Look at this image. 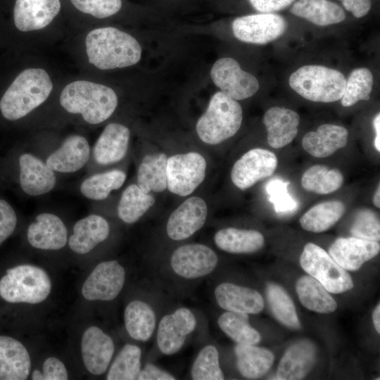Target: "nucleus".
<instances>
[{
    "mask_svg": "<svg viewBox=\"0 0 380 380\" xmlns=\"http://www.w3.org/2000/svg\"><path fill=\"white\" fill-rule=\"evenodd\" d=\"M73 6L84 13L97 18H105L117 13L122 6L121 0H70Z\"/></svg>",
    "mask_w": 380,
    "mask_h": 380,
    "instance_id": "45",
    "label": "nucleus"
},
{
    "mask_svg": "<svg viewBox=\"0 0 380 380\" xmlns=\"http://www.w3.org/2000/svg\"><path fill=\"white\" fill-rule=\"evenodd\" d=\"M126 177V173L120 170L94 174L82 182L80 191L88 199L102 201L107 198L111 191L120 189Z\"/></svg>",
    "mask_w": 380,
    "mask_h": 380,
    "instance_id": "38",
    "label": "nucleus"
},
{
    "mask_svg": "<svg viewBox=\"0 0 380 380\" xmlns=\"http://www.w3.org/2000/svg\"><path fill=\"white\" fill-rule=\"evenodd\" d=\"M196 324L194 314L184 307L163 316L158 324L156 337L160 352L167 355L177 353L194 331Z\"/></svg>",
    "mask_w": 380,
    "mask_h": 380,
    "instance_id": "14",
    "label": "nucleus"
},
{
    "mask_svg": "<svg viewBox=\"0 0 380 380\" xmlns=\"http://www.w3.org/2000/svg\"><path fill=\"white\" fill-rule=\"evenodd\" d=\"M287 27L284 18L273 13L241 16L235 18L232 25L236 39L254 44H265L278 39Z\"/></svg>",
    "mask_w": 380,
    "mask_h": 380,
    "instance_id": "10",
    "label": "nucleus"
},
{
    "mask_svg": "<svg viewBox=\"0 0 380 380\" xmlns=\"http://www.w3.org/2000/svg\"><path fill=\"white\" fill-rule=\"evenodd\" d=\"M214 241L220 249L236 254L256 252L265 244L264 236L260 232L234 227L217 231L214 236Z\"/></svg>",
    "mask_w": 380,
    "mask_h": 380,
    "instance_id": "30",
    "label": "nucleus"
},
{
    "mask_svg": "<svg viewBox=\"0 0 380 380\" xmlns=\"http://www.w3.org/2000/svg\"><path fill=\"white\" fill-rule=\"evenodd\" d=\"M210 77L221 91L236 101L253 96L260 87L257 78L241 69L232 58L218 59L211 68Z\"/></svg>",
    "mask_w": 380,
    "mask_h": 380,
    "instance_id": "9",
    "label": "nucleus"
},
{
    "mask_svg": "<svg viewBox=\"0 0 380 380\" xmlns=\"http://www.w3.org/2000/svg\"><path fill=\"white\" fill-rule=\"evenodd\" d=\"M207 215L205 201L198 196L189 197L170 215L166 224L167 234L174 241L186 239L203 227Z\"/></svg>",
    "mask_w": 380,
    "mask_h": 380,
    "instance_id": "15",
    "label": "nucleus"
},
{
    "mask_svg": "<svg viewBox=\"0 0 380 380\" xmlns=\"http://www.w3.org/2000/svg\"><path fill=\"white\" fill-rule=\"evenodd\" d=\"M296 290L302 305L311 311L328 314L337 308L329 292L311 276L301 277L296 282Z\"/></svg>",
    "mask_w": 380,
    "mask_h": 380,
    "instance_id": "34",
    "label": "nucleus"
},
{
    "mask_svg": "<svg viewBox=\"0 0 380 380\" xmlns=\"http://www.w3.org/2000/svg\"><path fill=\"white\" fill-rule=\"evenodd\" d=\"M346 211L344 203L340 201L319 203L310 208L300 217L299 222L306 231L320 233L333 227Z\"/></svg>",
    "mask_w": 380,
    "mask_h": 380,
    "instance_id": "35",
    "label": "nucleus"
},
{
    "mask_svg": "<svg viewBox=\"0 0 380 380\" xmlns=\"http://www.w3.org/2000/svg\"><path fill=\"white\" fill-rule=\"evenodd\" d=\"M60 9L59 0H16L14 23L22 32L41 30L51 23Z\"/></svg>",
    "mask_w": 380,
    "mask_h": 380,
    "instance_id": "20",
    "label": "nucleus"
},
{
    "mask_svg": "<svg viewBox=\"0 0 380 380\" xmlns=\"http://www.w3.org/2000/svg\"><path fill=\"white\" fill-rule=\"evenodd\" d=\"M118 102V96L110 87L84 80L68 84L60 96V103L66 111L82 115L84 120L91 125L108 119Z\"/></svg>",
    "mask_w": 380,
    "mask_h": 380,
    "instance_id": "2",
    "label": "nucleus"
},
{
    "mask_svg": "<svg viewBox=\"0 0 380 380\" xmlns=\"http://www.w3.org/2000/svg\"><path fill=\"white\" fill-rule=\"evenodd\" d=\"M130 138V131L120 123H110L103 130L94 148L93 155L100 165H110L125 156Z\"/></svg>",
    "mask_w": 380,
    "mask_h": 380,
    "instance_id": "24",
    "label": "nucleus"
},
{
    "mask_svg": "<svg viewBox=\"0 0 380 380\" xmlns=\"http://www.w3.org/2000/svg\"><path fill=\"white\" fill-rule=\"evenodd\" d=\"M141 350L133 344L125 345L108 372V380L137 379L141 371Z\"/></svg>",
    "mask_w": 380,
    "mask_h": 380,
    "instance_id": "40",
    "label": "nucleus"
},
{
    "mask_svg": "<svg viewBox=\"0 0 380 380\" xmlns=\"http://www.w3.org/2000/svg\"><path fill=\"white\" fill-rule=\"evenodd\" d=\"M267 191L277 213L289 212L296 209L297 203L288 194L286 183L279 179L271 181L267 186Z\"/></svg>",
    "mask_w": 380,
    "mask_h": 380,
    "instance_id": "46",
    "label": "nucleus"
},
{
    "mask_svg": "<svg viewBox=\"0 0 380 380\" xmlns=\"http://www.w3.org/2000/svg\"><path fill=\"white\" fill-rule=\"evenodd\" d=\"M18 223L16 213L11 204L0 198V244L15 231Z\"/></svg>",
    "mask_w": 380,
    "mask_h": 380,
    "instance_id": "48",
    "label": "nucleus"
},
{
    "mask_svg": "<svg viewBox=\"0 0 380 380\" xmlns=\"http://www.w3.org/2000/svg\"><path fill=\"white\" fill-rule=\"evenodd\" d=\"M373 126L376 132L374 139V147L378 152H380V114L378 113L374 120Z\"/></svg>",
    "mask_w": 380,
    "mask_h": 380,
    "instance_id": "52",
    "label": "nucleus"
},
{
    "mask_svg": "<svg viewBox=\"0 0 380 380\" xmlns=\"http://www.w3.org/2000/svg\"><path fill=\"white\" fill-rule=\"evenodd\" d=\"M206 161L197 152L179 153L167 160V187L180 196L191 194L205 177Z\"/></svg>",
    "mask_w": 380,
    "mask_h": 380,
    "instance_id": "8",
    "label": "nucleus"
},
{
    "mask_svg": "<svg viewBox=\"0 0 380 380\" xmlns=\"http://www.w3.org/2000/svg\"><path fill=\"white\" fill-rule=\"evenodd\" d=\"M125 329L134 340L145 342L152 336L156 324L152 307L141 300L129 302L125 309Z\"/></svg>",
    "mask_w": 380,
    "mask_h": 380,
    "instance_id": "31",
    "label": "nucleus"
},
{
    "mask_svg": "<svg viewBox=\"0 0 380 380\" xmlns=\"http://www.w3.org/2000/svg\"><path fill=\"white\" fill-rule=\"evenodd\" d=\"M348 139V131L346 127L326 123L316 131L305 134L302 139V146L313 157L326 158L345 147Z\"/></svg>",
    "mask_w": 380,
    "mask_h": 380,
    "instance_id": "25",
    "label": "nucleus"
},
{
    "mask_svg": "<svg viewBox=\"0 0 380 380\" xmlns=\"http://www.w3.org/2000/svg\"><path fill=\"white\" fill-rule=\"evenodd\" d=\"M51 291L49 274L32 265L10 268L0 279V296L11 303H40L48 298Z\"/></svg>",
    "mask_w": 380,
    "mask_h": 380,
    "instance_id": "6",
    "label": "nucleus"
},
{
    "mask_svg": "<svg viewBox=\"0 0 380 380\" xmlns=\"http://www.w3.org/2000/svg\"><path fill=\"white\" fill-rule=\"evenodd\" d=\"M278 165L274 153L255 148L246 152L234 164L231 179L238 189L246 190L273 175Z\"/></svg>",
    "mask_w": 380,
    "mask_h": 380,
    "instance_id": "11",
    "label": "nucleus"
},
{
    "mask_svg": "<svg viewBox=\"0 0 380 380\" xmlns=\"http://www.w3.org/2000/svg\"><path fill=\"white\" fill-rule=\"evenodd\" d=\"M341 172L323 165L308 167L301 177L302 187L307 191L317 194H329L339 189L343 184Z\"/></svg>",
    "mask_w": 380,
    "mask_h": 380,
    "instance_id": "37",
    "label": "nucleus"
},
{
    "mask_svg": "<svg viewBox=\"0 0 380 380\" xmlns=\"http://www.w3.org/2000/svg\"><path fill=\"white\" fill-rule=\"evenodd\" d=\"M52 89V81L46 70L42 68L24 70L0 101L3 117L8 120L25 117L47 99Z\"/></svg>",
    "mask_w": 380,
    "mask_h": 380,
    "instance_id": "3",
    "label": "nucleus"
},
{
    "mask_svg": "<svg viewBox=\"0 0 380 380\" xmlns=\"http://www.w3.org/2000/svg\"><path fill=\"white\" fill-rule=\"evenodd\" d=\"M195 380H222L224 379L219 363V353L212 344L206 345L198 353L191 369Z\"/></svg>",
    "mask_w": 380,
    "mask_h": 380,
    "instance_id": "43",
    "label": "nucleus"
},
{
    "mask_svg": "<svg viewBox=\"0 0 380 380\" xmlns=\"http://www.w3.org/2000/svg\"><path fill=\"white\" fill-rule=\"evenodd\" d=\"M155 203V198L132 184L123 191L118 205V215L127 224L137 222Z\"/></svg>",
    "mask_w": 380,
    "mask_h": 380,
    "instance_id": "36",
    "label": "nucleus"
},
{
    "mask_svg": "<svg viewBox=\"0 0 380 380\" xmlns=\"http://www.w3.org/2000/svg\"><path fill=\"white\" fill-rule=\"evenodd\" d=\"M234 353L239 372L243 377L251 379L265 374L274 359L270 350L255 345L236 344Z\"/></svg>",
    "mask_w": 380,
    "mask_h": 380,
    "instance_id": "32",
    "label": "nucleus"
},
{
    "mask_svg": "<svg viewBox=\"0 0 380 380\" xmlns=\"http://www.w3.org/2000/svg\"><path fill=\"white\" fill-rule=\"evenodd\" d=\"M295 0H249L253 7L262 13H272L290 6Z\"/></svg>",
    "mask_w": 380,
    "mask_h": 380,
    "instance_id": "49",
    "label": "nucleus"
},
{
    "mask_svg": "<svg viewBox=\"0 0 380 380\" xmlns=\"http://www.w3.org/2000/svg\"><path fill=\"white\" fill-rule=\"evenodd\" d=\"M91 148L87 139L80 134L68 137L61 146L46 159L47 165L54 172L73 173L88 163Z\"/></svg>",
    "mask_w": 380,
    "mask_h": 380,
    "instance_id": "21",
    "label": "nucleus"
},
{
    "mask_svg": "<svg viewBox=\"0 0 380 380\" xmlns=\"http://www.w3.org/2000/svg\"><path fill=\"white\" fill-rule=\"evenodd\" d=\"M267 143L273 148L291 144L298 132L300 116L295 110L279 106L270 108L263 115Z\"/></svg>",
    "mask_w": 380,
    "mask_h": 380,
    "instance_id": "23",
    "label": "nucleus"
},
{
    "mask_svg": "<svg viewBox=\"0 0 380 380\" xmlns=\"http://www.w3.org/2000/svg\"><path fill=\"white\" fill-rule=\"evenodd\" d=\"M373 323L376 331L380 333V305H377L372 315Z\"/></svg>",
    "mask_w": 380,
    "mask_h": 380,
    "instance_id": "53",
    "label": "nucleus"
},
{
    "mask_svg": "<svg viewBox=\"0 0 380 380\" xmlns=\"http://www.w3.org/2000/svg\"><path fill=\"white\" fill-rule=\"evenodd\" d=\"M379 251L378 241L351 236L337 239L330 246L329 254L346 270L356 271Z\"/></svg>",
    "mask_w": 380,
    "mask_h": 380,
    "instance_id": "19",
    "label": "nucleus"
},
{
    "mask_svg": "<svg viewBox=\"0 0 380 380\" xmlns=\"http://www.w3.org/2000/svg\"><path fill=\"white\" fill-rule=\"evenodd\" d=\"M125 281V270L117 260L103 261L87 277L82 293L88 300H112L119 295Z\"/></svg>",
    "mask_w": 380,
    "mask_h": 380,
    "instance_id": "13",
    "label": "nucleus"
},
{
    "mask_svg": "<svg viewBox=\"0 0 380 380\" xmlns=\"http://www.w3.org/2000/svg\"><path fill=\"white\" fill-rule=\"evenodd\" d=\"M345 9L360 18L366 15L372 6V0H340Z\"/></svg>",
    "mask_w": 380,
    "mask_h": 380,
    "instance_id": "51",
    "label": "nucleus"
},
{
    "mask_svg": "<svg viewBox=\"0 0 380 380\" xmlns=\"http://www.w3.org/2000/svg\"><path fill=\"white\" fill-rule=\"evenodd\" d=\"M374 205L379 208H380V185L379 184L373 196Z\"/></svg>",
    "mask_w": 380,
    "mask_h": 380,
    "instance_id": "54",
    "label": "nucleus"
},
{
    "mask_svg": "<svg viewBox=\"0 0 380 380\" xmlns=\"http://www.w3.org/2000/svg\"><path fill=\"white\" fill-rule=\"evenodd\" d=\"M300 264L329 293H341L353 288V281L347 271L325 250L313 243H308L304 246Z\"/></svg>",
    "mask_w": 380,
    "mask_h": 380,
    "instance_id": "7",
    "label": "nucleus"
},
{
    "mask_svg": "<svg viewBox=\"0 0 380 380\" xmlns=\"http://www.w3.org/2000/svg\"><path fill=\"white\" fill-rule=\"evenodd\" d=\"M242 120V108L237 101L218 91L211 97L205 112L197 122L196 129L202 141L216 145L235 135Z\"/></svg>",
    "mask_w": 380,
    "mask_h": 380,
    "instance_id": "4",
    "label": "nucleus"
},
{
    "mask_svg": "<svg viewBox=\"0 0 380 380\" xmlns=\"http://www.w3.org/2000/svg\"><path fill=\"white\" fill-rule=\"evenodd\" d=\"M267 294L272 312L276 319L289 328H300L295 305L284 289L277 284H270Z\"/></svg>",
    "mask_w": 380,
    "mask_h": 380,
    "instance_id": "42",
    "label": "nucleus"
},
{
    "mask_svg": "<svg viewBox=\"0 0 380 380\" xmlns=\"http://www.w3.org/2000/svg\"><path fill=\"white\" fill-rule=\"evenodd\" d=\"M217 324L237 344L256 345L261 340L259 332L250 325L248 314L227 311L219 317Z\"/></svg>",
    "mask_w": 380,
    "mask_h": 380,
    "instance_id": "39",
    "label": "nucleus"
},
{
    "mask_svg": "<svg viewBox=\"0 0 380 380\" xmlns=\"http://www.w3.org/2000/svg\"><path fill=\"white\" fill-rule=\"evenodd\" d=\"M30 367V357L23 344L12 337L0 336V379H27Z\"/></svg>",
    "mask_w": 380,
    "mask_h": 380,
    "instance_id": "27",
    "label": "nucleus"
},
{
    "mask_svg": "<svg viewBox=\"0 0 380 380\" xmlns=\"http://www.w3.org/2000/svg\"><path fill=\"white\" fill-rule=\"evenodd\" d=\"M373 84V74L368 68L353 70L346 79L345 91L341 99L342 106L350 107L360 101H369Z\"/></svg>",
    "mask_w": 380,
    "mask_h": 380,
    "instance_id": "41",
    "label": "nucleus"
},
{
    "mask_svg": "<svg viewBox=\"0 0 380 380\" xmlns=\"http://www.w3.org/2000/svg\"><path fill=\"white\" fill-rule=\"evenodd\" d=\"M217 305L226 311L258 314L264 308V300L256 290L232 283L224 282L215 289Z\"/></svg>",
    "mask_w": 380,
    "mask_h": 380,
    "instance_id": "22",
    "label": "nucleus"
},
{
    "mask_svg": "<svg viewBox=\"0 0 380 380\" xmlns=\"http://www.w3.org/2000/svg\"><path fill=\"white\" fill-rule=\"evenodd\" d=\"M290 11L294 15L318 26L340 23L346 19L343 9L329 0H298Z\"/></svg>",
    "mask_w": 380,
    "mask_h": 380,
    "instance_id": "29",
    "label": "nucleus"
},
{
    "mask_svg": "<svg viewBox=\"0 0 380 380\" xmlns=\"http://www.w3.org/2000/svg\"><path fill=\"white\" fill-rule=\"evenodd\" d=\"M167 156L163 153L148 154L137 171V185L145 193L162 192L167 188Z\"/></svg>",
    "mask_w": 380,
    "mask_h": 380,
    "instance_id": "33",
    "label": "nucleus"
},
{
    "mask_svg": "<svg viewBox=\"0 0 380 380\" xmlns=\"http://www.w3.org/2000/svg\"><path fill=\"white\" fill-rule=\"evenodd\" d=\"M110 226L102 216L91 214L79 220L68 239L70 249L78 254H86L109 236Z\"/></svg>",
    "mask_w": 380,
    "mask_h": 380,
    "instance_id": "26",
    "label": "nucleus"
},
{
    "mask_svg": "<svg viewBox=\"0 0 380 380\" xmlns=\"http://www.w3.org/2000/svg\"><path fill=\"white\" fill-rule=\"evenodd\" d=\"M68 374L65 365L58 358H47L42 367V372L34 370L32 379L34 380H66Z\"/></svg>",
    "mask_w": 380,
    "mask_h": 380,
    "instance_id": "47",
    "label": "nucleus"
},
{
    "mask_svg": "<svg viewBox=\"0 0 380 380\" xmlns=\"http://www.w3.org/2000/svg\"><path fill=\"white\" fill-rule=\"evenodd\" d=\"M139 380H174L175 376L153 364H147L141 369L137 377Z\"/></svg>",
    "mask_w": 380,
    "mask_h": 380,
    "instance_id": "50",
    "label": "nucleus"
},
{
    "mask_svg": "<svg viewBox=\"0 0 380 380\" xmlns=\"http://www.w3.org/2000/svg\"><path fill=\"white\" fill-rule=\"evenodd\" d=\"M353 236L379 241L380 239V224L376 214L368 208L357 212L350 227Z\"/></svg>",
    "mask_w": 380,
    "mask_h": 380,
    "instance_id": "44",
    "label": "nucleus"
},
{
    "mask_svg": "<svg viewBox=\"0 0 380 380\" xmlns=\"http://www.w3.org/2000/svg\"><path fill=\"white\" fill-rule=\"evenodd\" d=\"M85 44L89 62L100 70L133 65L141 56L138 41L113 27L91 30L86 37Z\"/></svg>",
    "mask_w": 380,
    "mask_h": 380,
    "instance_id": "1",
    "label": "nucleus"
},
{
    "mask_svg": "<svg viewBox=\"0 0 380 380\" xmlns=\"http://www.w3.org/2000/svg\"><path fill=\"white\" fill-rule=\"evenodd\" d=\"M27 239L29 243L35 248L57 251L66 245L68 229L58 215L51 213H42L30 224Z\"/></svg>",
    "mask_w": 380,
    "mask_h": 380,
    "instance_id": "18",
    "label": "nucleus"
},
{
    "mask_svg": "<svg viewBox=\"0 0 380 380\" xmlns=\"http://www.w3.org/2000/svg\"><path fill=\"white\" fill-rule=\"evenodd\" d=\"M115 346L113 339L96 326L87 328L82 337L81 353L84 365L91 374L98 376L108 369Z\"/></svg>",
    "mask_w": 380,
    "mask_h": 380,
    "instance_id": "16",
    "label": "nucleus"
},
{
    "mask_svg": "<svg viewBox=\"0 0 380 380\" xmlns=\"http://www.w3.org/2000/svg\"><path fill=\"white\" fill-rule=\"evenodd\" d=\"M18 164L20 186L24 193L39 196L54 189L56 176L45 161L32 153H23L19 157Z\"/></svg>",
    "mask_w": 380,
    "mask_h": 380,
    "instance_id": "17",
    "label": "nucleus"
},
{
    "mask_svg": "<svg viewBox=\"0 0 380 380\" xmlns=\"http://www.w3.org/2000/svg\"><path fill=\"white\" fill-rule=\"evenodd\" d=\"M218 263L215 252L202 243L183 245L172 253L170 267L182 278L195 279L207 276L214 271Z\"/></svg>",
    "mask_w": 380,
    "mask_h": 380,
    "instance_id": "12",
    "label": "nucleus"
},
{
    "mask_svg": "<svg viewBox=\"0 0 380 380\" xmlns=\"http://www.w3.org/2000/svg\"><path fill=\"white\" fill-rule=\"evenodd\" d=\"M315 361V349L308 341L291 346L284 354L277 371V379H301L310 372Z\"/></svg>",
    "mask_w": 380,
    "mask_h": 380,
    "instance_id": "28",
    "label": "nucleus"
},
{
    "mask_svg": "<svg viewBox=\"0 0 380 380\" xmlns=\"http://www.w3.org/2000/svg\"><path fill=\"white\" fill-rule=\"evenodd\" d=\"M346 78L338 70L321 65H303L289 78L290 87L303 98L319 103L341 100Z\"/></svg>",
    "mask_w": 380,
    "mask_h": 380,
    "instance_id": "5",
    "label": "nucleus"
}]
</instances>
